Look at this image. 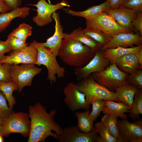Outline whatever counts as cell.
Returning a JSON list of instances; mask_svg holds the SVG:
<instances>
[{"label": "cell", "mask_w": 142, "mask_h": 142, "mask_svg": "<svg viewBox=\"0 0 142 142\" xmlns=\"http://www.w3.org/2000/svg\"><path fill=\"white\" fill-rule=\"evenodd\" d=\"M105 12L113 18L119 25L133 31L131 22L136 16V13L133 10L120 6L115 9H110Z\"/></svg>", "instance_id": "17"}, {"label": "cell", "mask_w": 142, "mask_h": 142, "mask_svg": "<svg viewBox=\"0 0 142 142\" xmlns=\"http://www.w3.org/2000/svg\"><path fill=\"white\" fill-rule=\"evenodd\" d=\"M33 64H22L10 65L9 74L11 80L16 83L19 93L26 86H31L33 79L39 73L42 69Z\"/></svg>", "instance_id": "7"}, {"label": "cell", "mask_w": 142, "mask_h": 142, "mask_svg": "<svg viewBox=\"0 0 142 142\" xmlns=\"http://www.w3.org/2000/svg\"><path fill=\"white\" fill-rule=\"evenodd\" d=\"M117 120L116 118L108 114H105L101 118V122L107 128L111 135L117 138L118 142H122Z\"/></svg>", "instance_id": "28"}, {"label": "cell", "mask_w": 142, "mask_h": 142, "mask_svg": "<svg viewBox=\"0 0 142 142\" xmlns=\"http://www.w3.org/2000/svg\"><path fill=\"white\" fill-rule=\"evenodd\" d=\"M32 29L29 24L23 23L10 33L8 37H14L26 41L27 38L31 35Z\"/></svg>", "instance_id": "31"}, {"label": "cell", "mask_w": 142, "mask_h": 142, "mask_svg": "<svg viewBox=\"0 0 142 142\" xmlns=\"http://www.w3.org/2000/svg\"><path fill=\"white\" fill-rule=\"evenodd\" d=\"M3 136V135H0V142H3L4 141Z\"/></svg>", "instance_id": "46"}, {"label": "cell", "mask_w": 142, "mask_h": 142, "mask_svg": "<svg viewBox=\"0 0 142 142\" xmlns=\"http://www.w3.org/2000/svg\"><path fill=\"white\" fill-rule=\"evenodd\" d=\"M126 81L127 83L138 88L142 89V70L138 69L128 74Z\"/></svg>", "instance_id": "32"}, {"label": "cell", "mask_w": 142, "mask_h": 142, "mask_svg": "<svg viewBox=\"0 0 142 142\" xmlns=\"http://www.w3.org/2000/svg\"><path fill=\"white\" fill-rule=\"evenodd\" d=\"M95 55V52L87 46L78 41L64 38L57 56L68 65L76 68L86 65Z\"/></svg>", "instance_id": "2"}, {"label": "cell", "mask_w": 142, "mask_h": 142, "mask_svg": "<svg viewBox=\"0 0 142 142\" xmlns=\"http://www.w3.org/2000/svg\"><path fill=\"white\" fill-rule=\"evenodd\" d=\"M137 59L139 65V69H142V48L134 54Z\"/></svg>", "instance_id": "43"}, {"label": "cell", "mask_w": 142, "mask_h": 142, "mask_svg": "<svg viewBox=\"0 0 142 142\" xmlns=\"http://www.w3.org/2000/svg\"><path fill=\"white\" fill-rule=\"evenodd\" d=\"M120 6L131 9L136 13L142 11V0H123Z\"/></svg>", "instance_id": "36"}, {"label": "cell", "mask_w": 142, "mask_h": 142, "mask_svg": "<svg viewBox=\"0 0 142 142\" xmlns=\"http://www.w3.org/2000/svg\"><path fill=\"white\" fill-rule=\"evenodd\" d=\"M17 90L18 88L17 84L12 80L7 82L0 81V90L6 96L9 107L12 109L16 103L13 93L14 91Z\"/></svg>", "instance_id": "27"}, {"label": "cell", "mask_w": 142, "mask_h": 142, "mask_svg": "<svg viewBox=\"0 0 142 142\" xmlns=\"http://www.w3.org/2000/svg\"><path fill=\"white\" fill-rule=\"evenodd\" d=\"M142 45L136 47L125 48L118 47L104 50V55L108 59L111 64L115 63L116 60L121 57L129 54H135L141 48Z\"/></svg>", "instance_id": "21"}, {"label": "cell", "mask_w": 142, "mask_h": 142, "mask_svg": "<svg viewBox=\"0 0 142 142\" xmlns=\"http://www.w3.org/2000/svg\"><path fill=\"white\" fill-rule=\"evenodd\" d=\"M28 5L37 7V15L33 17L32 20L37 25L40 27L44 26L52 22V16L53 12L65 7L70 6L66 0H62L55 4L49 3L45 0H39L36 4Z\"/></svg>", "instance_id": "9"}, {"label": "cell", "mask_w": 142, "mask_h": 142, "mask_svg": "<svg viewBox=\"0 0 142 142\" xmlns=\"http://www.w3.org/2000/svg\"><path fill=\"white\" fill-rule=\"evenodd\" d=\"M93 130L99 135L101 142H118V139L111 135L107 128L101 122L94 124Z\"/></svg>", "instance_id": "29"}, {"label": "cell", "mask_w": 142, "mask_h": 142, "mask_svg": "<svg viewBox=\"0 0 142 142\" xmlns=\"http://www.w3.org/2000/svg\"><path fill=\"white\" fill-rule=\"evenodd\" d=\"M83 31L85 34L94 40L102 46L108 43L112 38L101 31L87 26Z\"/></svg>", "instance_id": "30"}, {"label": "cell", "mask_w": 142, "mask_h": 142, "mask_svg": "<svg viewBox=\"0 0 142 142\" xmlns=\"http://www.w3.org/2000/svg\"><path fill=\"white\" fill-rule=\"evenodd\" d=\"M52 17L55 21V32L52 36L47 39L45 42L41 43L49 49L57 57L63 39L64 38L65 33L63 32V28L60 21L59 13L53 12Z\"/></svg>", "instance_id": "16"}, {"label": "cell", "mask_w": 142, "mask_h": 142, "mask_svg": "<svg viewBox=\"0 0 142 142\" xmlns=\"http://www.w3.org/2000/svg\"><path fill=\"white\" fill-rule=\"evenodd\" d=\"M92 105V111L90 113V115L94 121L99 116L105 106V100H97L92 101L90 104Z\"/></svg>", "instance_id": "34"}, {"label": "cell", "mask_w": 142, "mask_h": 142, "mask_svg": "<svg viewBox=\"0 0 142 142\" xmlns=\"http://www.w3.org/2000/svg\"><path fill=\"white\" fill-rule=\"evenodd\" d=\"M104 50L101 48L95 52L94 57L86 65L75 68L74 73L77 81H79L92 73L102 72L111 64L104 55Z\"/></svg>", "instance_id": "10"}, {"label": "cell", "mask_w": 142, "mask_h": 142, "mask_svg": "<svg viewBox=\"0 0 142 142\" xmlns=\"http://www.w3.org/2000/svg\"><path fill=\"white\" fill-rule=\"evenodd\" d=\"M12 51L9 41L7 39L5 41H0V61L5 59L6 56L5 53Z\"/></svg>", "instance_id": "39"}, {"label": "cell", "mask_w": 142, "mask_h": 142, "mask_svg": "<svg viewBox=\"0 0 142 142\" xmlns=\"http://www.w3.org/2000/svg\"><path fill=\"white\" fill-rule=\"evenodd\" d=\"M5 133L4 127L3 125L0 126V135L4 136Z\"/></svg>", "instance_id": "44"}, {"label": "cell", "mask_w": 142, "mask_h": 142, "mask_svg": "<svg viewBox=\"0 0 142 142\" xmlns=\"http://www.w3.org/2000/svg\"><path fill=\"white\" fill-rule=\"evenodd\" d=\"M28 116L31 127L28 142H44L51 136L57 139L62 134L63 128L55 120L56 109L48 113L46 108L40 102L29 107Z\"/></svg>", "instance_id": "1"}, {"label": "cell", "mask_w": 142, "mask_h": 142, "mask_svg": "<svg viewBox=\"0 0 142 142\" xmlns=\"http://www.w3.org/2000/svg\"><path fill=\"white\" fill-rule=\"evenodd\" d=\"M4 0L9 7L11 11L19 7L21 3V0Z\"/></svg>", "instance_id": "40"}, {"label": "cell", "mask_w": 142, "mask_h": 142, "mask_svg": "<svg viewBox=\"0 0 142 142\" xmlns=\"http://www.w3.org/2000/svg\"><path fill=\"white\" fill-rule=\"evenodd\" d=\"M63 92L65 96L64 102L71 111L75 112L83 109L89 110L90 105L86 101L85 95L79 91L74 82H69L64 87Z\"/></svg>", "instance_id": "11"}, {"label": "cell", "mask_w": 142, "mask_h": 142, "mask_svg": "<svg viewBox=\"0 0 142 142\" xmlns=\"http://www.w3.org/2000/svg\"><path fill=\"white\" fill-rule=\"evenodd\" d=\"M75 84L79 91L85 95L86 100L90 105L92 101L97 100L120 102L114 92L98 84L91 74Z\"/></svg>", "instance_id": "4"}, {"label": "cell", "mask_w": 142, "mask_h": 142, "mask_svg": "<svg viewBox=\"0 0 142 142\" xmlns=\"http://www.w3.org/2000/svg\"><path fill=\"white\" fill-rule=\"evenodd\" d=\"M129 113L128 116L134 121L140 119L142 114V89L138 88L135 93Z\"/></svg>", "instance_id": "26"}, {"label": "cell", "mask_w": 142, "mask_h": 142, "mask_svg": "<svg viewBox=\"0 0 142 142\" xmlns=\"http://www.w3.org/2000/svg\"><path fill=\"white\" fill-rule=\"evenodd\" d=\"M131 25L134 33H138L142 36V11L136 13L135 17L133 19Z\"/></svg>", "instance_id": "37"}, {"label": "cell", "mask_w": 142, "mask_h": 142, "mask_svg": "<svg viewBox=\"0 0 142 142\" xmlns=\"http://www.w3.org/2000/svg\"><path fill=\"white\" fill-rule=\"evenodd\" d=\"M85 19L87 27L101 31L112 38L120 33L134 32L119 25L105 12Z\"/></svg>", "instance_id": "5"}, {"label": "cell", "mask_w": 142, "mask_h": 142, "mask_svg": "<svg viewBox=\"0 0 142 142\" xmlns=\"http://www.w3.org/2000/svg\"><path fill=\"white\" fill-rule=\"evenodd\" d=\"M128 74L120 70L115 63L110 64L102 72L91 74L97 83L113 92L119 86L128 83L126 79Z\"/></svg>", "instance_id": "6"}, {"label": "cell", "mask_w": 142, "mask_h": 142, "mask_svg": "<svg viewBox=\"0 0 142 142\" xmlns=\"http://www.w3.org/2000/svg\"><path fill=\"white\" fill-rule=\"evenodd\" d=\"M38 50L36 47L30 43L24 49L18 52L12 51L6 58L0 61V63H4L10 65L19 64H33L35 65L37 61Z\"/></svg>", "instance_id": "14"}, {"label": "cell", "mask_w": 142, "mask_h": 142, "mask_svg": "<svg viewBox=\"0 0 142 142\" xmlns=\"http://www.w3.org/2000/svg\"><path fill=\"white\" fill-rule=\"evenodd\" d=\"M138 88L128 83L118 87L114 93L119 100L130 108L135 94Z\"/></svg>", "instance_id": "23"}, {"label": "cell", "mask_w": 142, "mask_h": 142, "mask_svg": "<svg viewBox=\"0 0 142 142\" xmlns=\"http://www.w3.org/2000/svg\"><path fill=\"white\" fill-rule=\"evenodd\" d=\"M57 140L60 142H101L99 136L93 130L89 133L82 132L77 126L63 128Z\"/></svg>", "instance_id": "13"}, {"label": "cell", "mask_w": 142, "mask_h": 142, "mask_svg": "<svg viewBox=\"0 0 142 142\" xmlns=\"http://www.w3.org/2000/svg\"></svg>", "instance_id": "47"}, {"label": "cell", "mask_w": 142, "mask_h": 142, "mask_svg": "<svg viewBox=\"0 0 142 142\" xmlns=\"http://www.w3.org/2000/svg\"><path fill=\"white\" fill-rule=\"evenodd\" d=\"M110 9L109 2L106 0L99 5L92 6L83 11H76L68 8L64 9L63 10L66 13L72 16L86 19L93 17L101 12H105Z\"/></svg>", "instance_id": "22"}, {"label": "cell", "mask_w": 142, "mask_h": 142, "mask_svg": "<svg viewBox=\"0 0 142 142\" xmlns=\"http://www.w3.org/2000/svg\"><path fill=\"white\" fill-rule=\"evenodd\" d=\"M115 64L120 70L128 74L139 69L138 61L134 54L124 55L117 60Z\"/></svg>", "instance_id": "24"}, {"label": "cell", "mask_w": 142, "mask_h": 142, "mask_svg": "<svg viewBox=\"0 0 142 142\" xmlns=\"http://www.w3.org/2000/svg\"><path fill=\"white\" fill-rule=\"evenodd\" d=\"M7 101L6 96L0 90V117L4 120L14 112L8 105Z\"/></svg>", "instance_id": "33"}, {"label": "cell", "mask_w": 142, "mask_h": 142, "mask_svg": "<svg viewBox=\"0 0 142 142\" xmlns=\"http://www.w3.org/2000/svg\"><path fill=\"white\" fill-rule=\"evenodd\" d=\"M109 4L110 9H115L120 7L123 0H107Z\"/></svg>", "instance_id": "41"}, {"label": "cell", "mask_w": 142, "mask_h": 142, "mask_svg": "<svg viewBox=\"0 0 142 142\" xmlns=\"http://www.w3.org/2000/svg\"><path fill=\"white\" fill-rule=\"evenodd\" d=\"M105 106L102 111L104 114H108L118 119L120 117L121 119H127V115L130 108L121 102H115L113 100H105Z\"/></svg>", "instance_id": "19"}, {"label": "cell", "mask_w": 142, "mask_h": 142, "mask_svg": "<svg viewBox=\"0 0 142 142\" xmlns=\"http://www.w3.org/2000/svg\"><path fill=\"white\" fill-rule=\"evenodd\" d=\"M10 64L0 63V81L7 82L11 80L9 74Z\"/></svg>", "instance_id": "38"}, {"label": "cell", "mask_w": 142, "mask_h": 142, "mask_svg": "<svg viewBox=\"0 0 142 142\" xmlns=\"http://www.w3.org/2000/svg\"><path fill=\"white\" fill-rule=\"evenodd\" d=\"M64 38L78 41L87 46L95 52L101 48L102 46L94 40L85 34L83 29L79 27L69 34L65 33Z\"/></svg>", "instance_id": "20"}, {"label": "cell", "mask_w": 142, "mask_h": 142, "mask_svg": "<svg viewBox=\"0 0 142 142\" xmlns=\"http://www.w3.org/2000/svg\"><path fill=\"white\" fill-rule=\"evenodd\" d=\"M89 110L82 112H75L74 116L78 120L77 126L81 132L89 133L92 131L94 128V121L90 115Z\"/></svg>", "instance_id": "25"}, {"label": "cell", "mask_w": 142, "mask_h": 142, "mask_svg": "<svg viewBox=\"0 0 142 142\" xmlns=\"http://www.w3.org/2000/svg\"><path fill=\"white\" fill-rule=\"evenodd\" d=\"M28 114L22 112H13L4 120L3 126L4 136L7 137L12 133L21 134L25 137L29 136L31 127Z\"/></svg>", "instance_id": "8"}, {"label": "cell", "mask_w": 142, "mask_h": 142, "mask_svg": "<svg viewBox=\"0 0 142 142\" xmlns=\"http://www.w3.org/2000/svg\"><path fill=\"white\" fill-rule=\"evenodd\" d=\"M30 10V8L24 6L19 7L9 12L0 13V32L4 30L13 19L17 17L26 18L29 15Z\"/></svg>", "instance_id": "18"}, {"label": "cell", "mask_w": 142, "mask_h": 142, "mask_svg": "<svg viewBox=\"0 0 142 142\" xmlns=\"http://www.w3.org/2000/svg\"><path fill=\"white\" fill-rule=\"evenodd\" d=\"M134 121L131 122L127 119L117 120L122 142H142L141 119Z\"/></svg>", "instance_id": "12"}, {"label": "cell", "mask_w": 142, "mask_h": 142, "mask_svg": "<svg viewBox=\"0 0 142 142\" xmlns=\"http://www.w3.org/2000/svg\"><path fill=\"white\" fill-rule=\"evenodd\" d=\"M4 120L0 117V126L3 125Z\"/></svg>", "instance_id": "45"}, {"label": "cell", "mask_w": 142, "mask_h": 142, "mask_svg": "<svg viewBox=\"0 0 142 142\" xmlns=\"http://www.w3.org/2000/svg\"><path fill=\"white\" fill-rule=\"evenodd\" d=\"M31 43L35 46L38 50L35 65H43L46 67L48 70L47 79L49 81L50 84L56 81V75L58 78H63L65 76V69L60 65L57 60V57L51 51L34 40Z\"/></svg>", "instance_id": "3"}, {"label": "cell", "mask_w": 142, "mask_h": 142, "mask_svg": "<svg viewBox=\"0 0 142 142\" xmlns=\"http://www.w3.org/2000/svg\"><path fill=\"white\" fill-rule=\"evenodd\" d=\"M142 37L138 33H121L112 37L108 43L103 45L101 48L104 50L118 47L125 48L134 47L142 45Z\"/></svg>", "instance_id": "15"}, {"label": "cell", "mask_w": 142, "mask_h": 142, "mask_svg": "<svg viewBox=\"0 0 142 142\" xmlns=\"http://www.w3.org/2000/svg\"><path fill=\"white\" fill-rule=\"evenodd\" d=\"M10 11L9 7L4 0H0V13H4Z\"/></svg>", "instance_id": "42"}, {"label": "cell", "mask_w": 142, "mask_h": 142, "mask_svg": "<svg viewBox=\"0 0 142 142\" xmlns=\"http://www.w3.org/2000/svg\"><path fill=\"white\" fill-rule=\"evenodd\" d=\"M12 48V51L18 52L26 48L28 44L26 41L14 37H8L7 38Z\"/></svg>", "instance_id": "35"}]
</instances>
